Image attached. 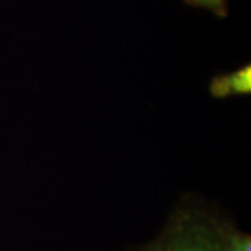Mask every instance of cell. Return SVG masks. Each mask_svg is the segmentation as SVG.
Wrapping results in <instances>:
<instances>
[{"label":"cell","instance_id":"obj_1","mask_svg":"<svg viewBox=\"0 0 251 251\" xmlns=\"http://www.w3.org/2000/svg\"><path fill=\"white\" fill-rule=\"evenodd\" d=\"M230 222L198 202H181L158 236L135 251H222Z\"/></svg>","mask_w":251,"mask_h":251},{"label":"cell","instance_id":"obj_2","mask_svg":"<svg viewBox=\"0 0 251 251\" xmlns=\"http://www.w3.org/2000/svg\"><path fill=\"white\" fill-rule=\"evenodd\" d=\"M209 95L215 99H226L237 95H249L251 92V67L244 64L230 73L215 75L209 82Z\"/></svg>","mask_w":251,"mask_h":251},{"label":"cell","instance_id":"obj_3","mask_svg":"<svg viewBox=\"0 0 251 251\" xmlns=\"http://www.w3.org/2000/svg\"><path fill=\"white\" fill-rule=\"evenodd\" d=\"M222 251H251V236L230 224L225 233Z\"/></svg>","mask_w":251,"mask_h":251},{"label":"cell","instance_id":"obj_4","mask_svg":"<svg viewBox=\"0 0 251 251\" xmlns=\"http://www.w3.org/2000/svg\"><path fill=\"white\" fill-rule=\"evenodd\" d=\"M186 1L188 4L197 7H205L221 17L226 16V0H186Z\"/></svg>","mask_w":251,"mask_h":251}]
</instances>
